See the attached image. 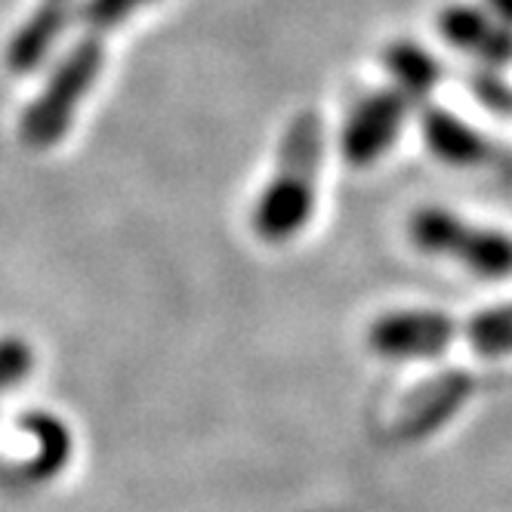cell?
I'll return each instance as SVG.
<instances>
[{"instance_id": "6da1fadb", "label": "cell", "mask_w": 512, "mask_h": 512, "mask_svg": "<svg viewBox=\"0 0 512 512\" xmlns=\"http://www.w3.org/2000/svg\"><path fill=\"white\" fill-rule=\"evenodd\" d=\"M142 4L145 0H90L81 10L78 44L65 53L41 96L25 108L19 121V136L25 145H31V149H50V145H56L65 136L78 105L99 78L102 41H108V34Z\"/></svg>"}, {"instance_id": "7a4b0ae2", "label": "cell", "mask_w": 512, "mask_h": 512, "mask_svg": "<svg viewBox=\"0 0 512 512\" xmlns=\"http://www.w3.org/2000/svg\"><path fill=\"white\" fill-rule=\"evenodd\" d=\"M454 343H463L485 358L512 355V303L466 318L432 309H401L380 315L368 327L371 352L392 361L435 358Z\"/></svg>"}, {"instance_id": "3957f363", "label": "cell", "mask_w": 512, "mask_h": 512, "mask_svg": "<svg viewBox=\"0 0 512 512\" xmlns=\"http://www.w3.org/2000/svg\"><path fill=\"white\" fill-rule=\"evenodd\" d=\"M324 155V127L315 112H303L290 121L278 145V164L272 179L256 201L253 229L269 244L297 238L315 213L318 170Z\"/></svg>"}, {"instance_id": "277c9868", "label": "cell", "mask_w": 512, "mask_h": 512, "mask_svg": "<svg viewBox=\"0 0 512 512\" xmlns=\"http://www.w3.org/2000/svg\"><path fill=\"white\" fill-rule=\"evenodd\" d=\"M408 235L417 250L451 260L472 275L482 278H506L512 275V235L503 229L469 223L466 216L445 210V207H420L411 223Z\"/></svg>"}, {"instance_id": "5b68a950", "label": "cell", "mask_w": 512, "mask_h": 512, "mask_svg": "<svg viewBox=\"0 0 512 512\" xmlns=\"http://www.w3.org/2000/svg\"><path fill=\"white\" fill-rule=\"evenodd\" d=\"M411 105L414 99L408 93H401L398 87L377 90L355 102L340 133V149L346 164L352 167L377 164L392 149L401 127H405Z\"/></svg>"}, {"instance_id": "8992f818", "label": "cell", "mask_w": 512, "mask_h": 512, "mask_svg": "<svg viewBox=\"0 0 512 512\" xmlns=\"http://www.w3.org/2000/svg\"><path fill=\"white\" fill-rule=\"evenodd\" d=\"M442 38L488 65L512 62V28L494 19L485 7L475 4H451L438 16Z\"/></svg>"}, {"instance_id": "52a82bcc", "label": "cell", "mask_w": 512, "mask_h": 512, "mask_svg": "<svg viewBox=\"0 0 512 512\" xmlns=\"http://www.w3.org/2000/svg\"><path fill=\"white\" fill-rule=\"evenodd\" d=\"M420 133L426 149L451 167H479L491 158V142L469 127L463 118L438 105H426L420 115Z\"/></svg>"}, {"instance_id": "ba28073f", "label": "cell", "mask_w": 512, "mask_h": 512, "mask_svg": "<svg viewBox=\"0 0 512 512\" xmlns=\"http://www.w3.org/2000/svg\"><path fill=\"white\" fill-rule=\"evenodd\" d=\"M65 16H68V0H41L38 13L16 31V38L7 47V68L16 71V75L38 68L62 34Z\"/></svg>"}, {"instance_id": "9c48e42d", "label": "cell", "mask_w": 512, "mask_h": 512, "mask_svg": "<svg viewBox=\"0 0 512 512\" xmlns=\"http://www.w3.org/2000/svg\"><path fill=\"white\" fill-rule=\"evenodd\" d=\"M383 65L392 75V84L408 93L411 99H423L435 90L438 84V75H442V68H438L435 56L426 53L420 44L414 41H395L386 56H383Z\"/></svg>"}, {"instance_id": "30bf717a", "label": "cell", "mask_w": 512, "mask_h": 512, "mask_svg": "<svg viewBox=\"0 0 512 512\" xmlns=\"http://www.w3.org/2000/svg\"><path fill=\"white\" fill-rule=\"evenodd\" d=\"M19 426L38 442V454L25 466V479L28 482H47L50 475H56L71 454V438L65 426L50 417V414H25L19 417Z\"/></svg>"}, {"instance_id": "8fae6325", "label": "cell", "mask_w": 512, "mask_h": 512, "mask_svg": "<svg viewBox=\"0 0 512 512\" xmlns=\"http://www.w3.org/2000/svg\"><path fill=\"white\" fill-rule=\"evenodd\" d=\"M31 368H34V355L22 340L16 337L0 340V392L22 383Z\"/></svg>"}, {"instance_id": "7c38bea8", "label": "cell", "mask_w": 512, "mask_h": 512, "mask_svg": "<svg viewBox=\"0 0 512 512\" xmlns=\"http://www.w3.org/2000/svg\"><path fill=\"white\" fill-rule=\"evenodd\" d=\"M485 10H488L494 19H500L503 25L512 28V0H485Z\"/></svg>"}]
</instances>
